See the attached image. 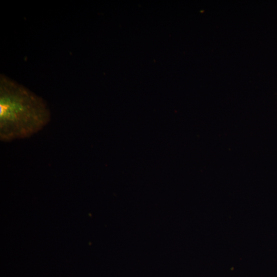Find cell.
I'll list each match as a JSON object with an SVG mask.
<instances>
[{"label":"cell","instance_id":"6da1fadb","mask_svg":"<svg viewBox=\"0 0 277 277\" xmlns=\"http://www.w3.org/2000/svg\"><path fill=\"white\" fill-rule=\"evenodd\" d=\"M43 98L7 76L0 75V139L10 142L28 137L50 121Z\"/></svg>","mask_w":277,"mask_h":277}]
</instances>
